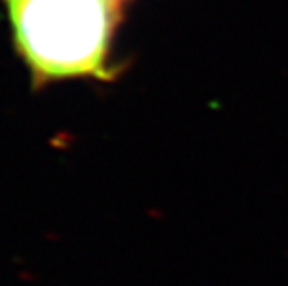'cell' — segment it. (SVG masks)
<instances>
[{
    "mask_svg": "<svg viewBox=\"0 0 288 286\" xmlns=\"http://www.w3.org/2000/svg\"><path fill=\"white\" fill-rule=\"evenodd\" d=\"M12 41L34 90L76 80H110L118 12L112 0H2Z\"/></svg>",
    "mask_w": 288,
    "mask_h": 286,
    "instance_id": "1",
    "label": "cell"
},
{
    "mask_svg": "<svg viewBox=\"0 0 288 286\" xmlns=\"http://www.w3.org/2000/svg\"><path fill=\"white\" fill-rule=\"evenodd\" d=\"M112 2H116V4H121V2H123V0H112Z\"/></svg>",
    "mask_w": 288,
    "mask_h": 286,
    "instance_id": "2",
    "label": "cell"
}]
</instances>
